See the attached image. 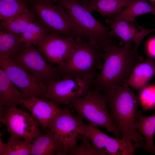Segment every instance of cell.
Here are the masks:
<instances>
[{
    "mask_svg": "<svg viewBox=\"0 0 155 155\" xmlns=\"http://www.w3.org/2000/svg\"><path fill=\"white\" fill-rule=\"evenodd\" d=\"M44 57L36 46L22 43L9 58L47 87L51 82L64 76L57 66H53Z\"/></svg>",
    "mask_w": 155,
    "mask_h": 155,
    "instance_id": "52a82bcc",
    "label": "cell"
},
{
    "mask_svg": "<svg viewBox=\"0 0 155 155\" xmlns=\"http://www.w3.org/2000/svg\"><path fill=\"white\" fill-rule=\"evenodd\" d=\"M155 75V60L147 58L144 62L137 64L132 69L127 80L130 86L141 90Z\"/></svg>",
    "mask_w": 155,
    "mask_h": 155,
    "instance_id": "2e32d148",
    "label": "cell"
},
{
    "mask_svg": "<svg viewBox=\"0 0 155 155\" xmlns=\"http://www.w3.org/2000/svg\"><path fill=\"white\" fill-rule=\"evenodd\" d=\"M58 147V140L49 129L32 140L30 155H54Z\"/></svg>",
    "mask_w": 155,
    "mask_h": 155,
    "instance_id": "ffe728a7",
    "label": "cell"
},
{
    "mask_svg": "<svg viewBox=\"0 0 155 155\" xmlns=\"http://www.w3.org/2000/svg\"><path fill=\"white\" fill-rule=\"evenodd\" d=\"M78 138L81 140L80 145L71 150L69 155H104L95 149L90 144V141L85 135L80 134Z\"/></svg>",
    "mask_w": 155,
    "mask_h": 155,
    "instance_id": "4316f807",
    "label": "cell"
},
{
    "mask_svg": "<svg viewBox=\"0 0 155 155\" xmlns=\"http://www.w3.org/2000/svg\"><path fill=\"white\" fill-rule=\"evenodd\" d=\"M149 13L155 15V8L146 0H132L128 5L120 12L107 17L116 20L135 22L137 16Z\"/></svg>",
    "mask_w": 155,
    "mask_h": 155,
    "instance_id": "d6986e66",
    "label": "cell"
},
{
    "mask_svg": "<svg viewBox=\"0 0 155 155\" xmlns=\"http://www.w3.org/2000/svg\"><path fill=\"white\" fill-rule=\"evenodd\" d=\"M0 133V155H30L32 141L10 137L3 143Z\"/></svg>",
    "mask_w": 155,
    "mask_h": 155,
    "instance_id": "7402d4cb",
    "label": "cell"
},
{
    "mask_svg": "<svg viewBox=\"0 0 155 155\" xmlns=\"http://www.w3.org/2000/svg\"><path fill=\"white\" fill-rule=\"evenodd\" d=\"M27 3L36 20L46 29L49 34L73 38L83 37L60 4H56L51 0H27Z\"/></svg>",
    "mask_w": 155,
    "mask_h": 155,
    "instance_id": "5b68a950",
    "label": "cell"
},
{
    "mask_svg": "<svg viewBox=\"0 0 155 155\" xmlns=\"http://www.w3.org/2000/svg\"><path fill=\"white\" fill-rule=\"evenodd\" d=\"M70 106L75 110L80 117L87 120L90 125L104 127L116 137L122 139L119 129L111 118L106 99L102 92L92 88Z\"/></svg>",
    "mask_w": 155,
    "mask_h": 155,
    "instance_id": "8992f818",
    "label": "cell"
},
{
    "mask_svg": "<svg viewBox=\"0 0 155 155\" xmlns=\"http://www.w3.org/2000/svg\"><path fill=\"white\" fill-rule=\"evenodd\" d=\"M127 80L119 87L106 88L101 92L106 97L111 118L119 129L122 139L142 144L146 139L134 127L139 96L131 90Z\"/></svg>",
    "mask_w": 155,
    "mask_h": 155,
    "instance_id": "7a4b0ae2",
    "label": "cell"
},
{
    "mask_svg": "<svg viewBox=\"0 0 155 155\" xmlns=\"http://www.w3.org/2000/svg\"><path fill=\"white\" fill-rule=\"evenodd\" d=\"M49 34L46 29L36 20L31 22L20 36L21 43L36 46Z\"/></svg>",
    "mask_w": 155,
    "mask_h": 155,
    "instance_id": "484cf974",
    "label": "cell"
},
{
    "mask_svg": "<svg viewBox=\"0 0 155 155\" xmlns=\"http://www.w3.org/2000/svg\"></svg>",
    "mask_w": 155,
    "mask_h": 155,
    "instance_id": "d6a6232c",
    "label": "cell"
},
{
    "mask_svg": "<svg viewBox=\"0 0 155 155\" xmlns=\"http://www.w3.org/2000/svg\"><path fill=\"white\" fill-rule=\"evenodd\" d=\"M36 20L35 15L30 11L1 20L0 26L8 31L21 36L28 25Z\"/></svg>",
    "mask_w": 155,
    "mask_h": 155,
    "instance_id": "603a6c76",
    "label": "cell"
},
{
    "mask_svg": "<svg viewBox=\"0 0 155 155\" xmlns=\"http://www.w3.org/2000/svg\"><path fill=\"white\" fill-rule=\"evenodd\" d=\"M70 110L59 115L49 127L58 140L55 155H69L78 146L77 138L80 134L78 128L83 119L78 115L73 116Z\"/></svg>",
    "mask_w": 155,
    "mask_h": 155,
    "instance_id": "8fae6325",
    "label": "cell"
},
{
    "mask_svg": "<svg viewBox=\"0 0 155 155\" xmlns=\"http://www.w3.org/2000/svg\"><path fill=\"white\" fill-rule=\"evenodd\" d=\"M0 121L13 137L32 141L41 134L39 123L33 115L17 107L0 106Z\"/></svg>",
    "mask_w": 155,
    "mask_h": 155,
    "instance_id": "ba28073f",
    "label": "cell"
},
{
    "mask_svg": "<svg viewBox=\"0 0 155 155\" xmlns=\"http://www.w3.org/2000/svg\"><path fill=\"white\" fill-rule=\"evenodd\" d=\"M131 42L124 43L123 46L120 47L113 43L103 50V65L94 78L93 88L101 91L124 84L134 66L143 59L138 52L131 49Z\"/></svg>",
    "mask_w": 155,
    "mask_h": 155,
    "instance_id": "6da1fadb",
    "label": "cell"
},
{
    "mask_svg": "<svg viewBox=\"0 0 155 155\" xmlns=\"http://www.w3.org/2000/svg\"><path fill=\"white\" fill-rule=\"evenodd\" d=\"M75 38V47L67 59L57 65L64 76L86 79H94L96 71L100 70L104 54L96 42Z\"/></svg>",
    "mask_w": 155,
    "mask_h": 155,
    "instance_id": "3957f363",
    "label": "cell"
},
{
    "mask_svg": "<svg viewBox=\"0 0 155 155\" xmlns=\"http://www.w3.org/2000/svg\"><path fill=\"white\" fill-rule=\"evenodd\" d=\"M135 129L146 139L143 148L147 152L155 155L154 139L155 133V114L144 116L142 112L137 110L134 121Z\"/></svg>",
    "mask_w": 155,
    "mask_h": 155,
    "instance_id": "ac0fdd59",
    "label": "cell"
},
{
    "mask_svg": "<svg viewBox=\"0 0 155 155\" xmlns=\"http://www.w3.org/2000/svg\"><path fill=\"white\" fill-rule=\"evenodd\" d=\"M147 57L155 60V38L150 40L146 46Z\"/></svg>",
    "mask_w": 155,
    "mask_h": 155,
    "instance_id": "f1b7e54d",
    "label": "cell"
},
{
    "mask_svg": "<svg viewBox=\"0 0 155 155\" xmlns=\"http://www.w3.org/2000/svg\"><path fill=\"white\" fill-rule=\"evenodd\" d=\"M94 79L64 76L47 86L46 98L57 105L69 106L93 88Z\"/></svg>",
    "mask_w": 155,
    "mask_h": 155,
    "instance_id": "9c48e42d",
    "label": "cell"
},
{
    "mask_svg": "<svg viewBox=\"0 0 155 155\" xmlns=\"http://www.w3.org/2000/svg\"><path fill=\"white\" fill-rule=\"evenodd\" d=\"M67 12L83 37L96 43L103 50L113 44L110 29L97 20L81 0H55Z\"/></svg>",
    "mask_w": 155,
    "mask_h": 155,
    "instance_id": "277c9868",
    "label": "cell"
},
{
    "mask_svg": "<svg viewBox=\"0 0 155 155\" xmlns=\"http://www.w3.org/2000/svg\"><path fill=\"white\" fill-rule=\"evenodd\" d=\"M21 106L28 110L37 120L42 129L46 131L57 116L70 110L61 109L54 102L39 97L24 99Z\"/></svg>",
    "mask_w": 155,
    "mask_h": 155,
    "instance_id": "5bb4252c",
    "label": "cell"
},
{
    "mask_svg": "<svg viewBox=\"0 0 155 155\" xmlns=\"http://www.w3.org/2000/svg\"><path fill=\"white\" fill-rule=\"evenodd\" d=\"M0 68L21 92L25 99L34 97L46 98L47 87L9 58L0 59Z\"/></svg>",
    "mask_w": 155,
    "mask_h": 155,
    "instance_id": "7c38bea8",
    "label": "cell"
},
{
    "mask_svg": "<svg viewBox=\"0 0 155 155\" xmlns=\"http://www.w3.org/2000/svg\"><path fill=\"white\" fill-rule=\"evenodd\" d=\"M88 6L93 0H81Z\"/></svg>",
    "mask_w": 155,
    "mask_h": 155,
    "instance_id": "f546056e",
    "label": "cell"
},
{
    "mask_svg": "<svg viewBox=\"0 0 155 155\" xmlns=\"http://www.w3.org/2000/svg\"><path fill=\"white\" fill-rule=\"evenodd\" d=\"M30 11L27 0H0L1 21Z\"/></svg>",
    "mask_w": 155,
    "mask_h": 155,
    "instance_id": "d4e9b609",
    "label": "cell"
},
{
    "mask_svg": "<svg viewBox=\"0 0 155 155\" xmlns=\"http://www.w3.org/2000/svg\"><path fill=\"white\" fill-rule=\"evenodd\" d=\"M78 130L80 134L84 135L89 139L95 149L104 155H133L136 149L143 147L141 144L111 137L97 127L92 126L83 121Z\"/></svg>",
    "mask_w": 155,
    "mask_h": 155,
    "instance_id": "30bf717a",
    "label": "cell"
},
{
    "mask_svg": "<svg viewBox=\"0 0 155 155\" xmlns=\"http://www.w3.org/2000/svg\"><path fill=\"white\" fill-rule=\"evenodd\" d=\"M20 36L0 26V59L9 58L16 51L22 43Z\"/></svg>",
    "mask_w": 155,
    "mask_h": 155,
    "instance_id": "cb8c5ba5",
    "label": "cell"
},
{
    "mask_svg": "<svg viewBox=\"0 0 155 155\" xmlns=\"http://www.w3.org/2000/svg\"><path fill=\"white\" fill-rule=\"evenodd\" d=\"M75 38L49 34L36 46L48 62L58 65L70 55L75 44Z\"/></svg>",
    "mask_w": 155,
    "mask_h": 155,
    "instance_id": "4fadbf2b",
    "label": "cell"
},
{
    "mask_svg": "<svg viewBox=\"0 0 155 155\" xmlns=\"http://www.w3.org/2000/svg\"><path fill=\"white\" fill-rule=\"evenodd\" d=\"M141 90L139 96L140 102L144 107L155 106V84L146 85Z\"/></svg>",
    "mask_w": 155,
    "mask_h": 155,
    "instance_id": "83f0119b",
    "label": "cell"
},
{
    "mask_svg": "<svg viewBox=\"0 0 155 155\" xmlns=\"http://www.w3.org/2000/svg\"><path fill=\"white\" fill-rule=\"evenodd\" d=\"M56 3L55 0H51Z\"/></svg>",
    "mask_w": 155,
    "mask_h": 155,
    "instance_id": "1f68e13d",
    "label": "cell"
},
{
    "mask_svg": "<svg viewBox=\"0 0 155 155\" xmlns=\"http://www.w3.org/2000/svg\"><path fill=\"white\" fill-rule=\"evenodd\" d=\"M150 3V4L155 8V0H148Z\"/></svg>",
    "mask_w": 155,
    "mask_h": 155,
    "instance_id": "4dcf8cb0",
    "label": "cell"
},
{
    "mask_svg": "<svg viewBox=\"0 0 155 155\" xmlns=\"http://www.w3.org/2000/svg\"><path fill=\"white\" fill-rule=\"evenodd\" d=\"M105 22L109 26L111 33L113 37H119L124 43L131 42L133 40L134 43L133 49L137 52L144 39L150 33L155 31V28H144L138 25L135 22L116 20L107 17Z\"/></svg>",
    "mask_w": 155,
    "mask_h": 155,
    "instance_id": "9a60e30c",
    "label": "cell"
},
{
    "mask_svg": "<svg viewBox=\"0 0 155 155\" xmlns=\"http://www.w3.org/2000/svg\"><path fill=\"white\" fill-rule=\"evenodd\" d=\"M132 0H93L87 6L91 12L96 11L103 17L113 15L128 5Z\"/></svg>",
    "mask_w": 155,
    "mask_h": 155,
    "instance_id": "44dd1931",
    "label": "cell"
},
{
    "mask_svg": "<svg viewBox=\"0 0 155 155\" xmlns=\"http://www.w3.org/2000/svg\"><path fill=\"white\" fill-rule=\"evenodd\" d=\"M18 88L0 68V106L17 107L24 99Z\"/></svg>",
    "mask_w": 155,
    "mask_h": 155,
    "instance_id": "e0dca14e",
    "label": "cell"
}]
</instances>
